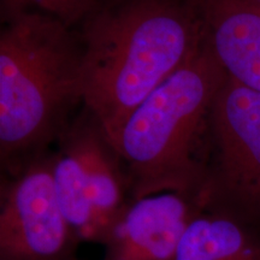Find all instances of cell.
Returning a JSON list of instances; mask_svg holds the SVG:
<instances>
[{"label": "cell", "instance_id": "3", "mask_svg": "<svg viewBox=\"0 0 260 260\" xmlns=\"http://www.w3.org/2000/svg\"><path fill=\"white\" fill-rule=\"evenodd\" d=\"M81 57L69 28L41 12L6 21L0 37L2 159L34 147L81 98Z\"/></svg>", "mask_w": 260, "mask_h": 260}, {"label": "cell", "instance_id": "11", "mask_svg": "<svg viewBox=\"0 0 260 260\" xmlns=\"http://www.w3.org/2000/svg\"><path fill=\"white\" fill-rule=\"evenodd\" d=\"M104 0H0L5 21L24 14L41 12L58 19L68 28L102 10Z\"/></svg>", "mask_w": 260, "mask_h": 260}, {"label": "cell", "instance_id": "2", "mask_svg": "<svg viewBox=\"0 0 260 260\" xmlns=\"http://www.w3.org/2000/svg\"><path fill=\"white\" fill-rule=\"evenodd\" d=\"M226 77L204 38L193 56L132 113L112 149L128 164L135 199L177 193L201 206L209 167L198 148Z\"/></svg>", "mask_w": 260, "mask_h": 260}, {"label": "cell", "instance_id": "12", "mask_svg": "<svg viewBox=\"0 0 260 260\" xmlns=\"http://www.w3.org/2000/svg\"><path fill=\"white\" fill-rule=\"evenodd\" d=\"M253 2H255L256 4H259V5H260V0H253Z\"/></svg>", "mask_w": 260, "mask_h": 260}, {"label": "cell", "instance_id": "1", "mask_svg": "<svg viewBox=\"0 0 260 260\" xmlns=\"http://www.w3.org/2000/svg\"><path fill=\"white\" fill-rule=\"evenodd\" d=\"M81 98L111 147L125 122L181 68L205 34L193 2L126 0L88 18Z\"/></svg>", "mask_w": 260, "mask_h": 260}, {"label": "cell", "instance_id": "8", "mask_svg": "<svg viewBox=\"0 0 260 260\" xmlns=\"http://www.w3.org/2000/svg\"><path fill=\"white\" fill-rule=\"evenodd\" d=\"M176 260H260V228L200 209L183 234Z\"/></svg>", "mask_w": 260, "mask_h": 260}, {"label": "cell", "instance_id": "5", "mask_svg": "<svg viewBox=\"0 0 260 260\" xmlns=\"http://www.w3.org/2000/svg\"><path fill=\"white\" fill-rule=\"evenodd\" d=\"M77 240L58 204L50 165L31 167L8 188L0 260H73Z\"/></svg>", "mask_w": 260, "mask_h": 260}, {"label": "cell", "instance_id": "4", "mask_svg": "<svg viewBox=\"0 0 260 260\" xmlns=\"http://www.w3.org/2000/svg\"><path fill=\"white\" fill-rule=\"evenodd\" d=\"M210 122L214 160L201 206L260 228V92L228 76Z\"/></svg>", "mask_w": 260, "mask_h": 260}, {"label": "cell", "instance_id": "7", "mask_svg": "<svg viewBox=\"0 0 260 260\" xmlns=\"http://www.w3.org/2000/svg\"><path fill=\"white\" fill-rule=\"evenodd\" d=\"M204 34L230 79L260 92V5L253 0H191Z\"/></svg>", "mask_w": 260, "mask_h": 260}, {"label": "cell", "instance_id": "10", "mask_svg": "<svg viewBox=\"0 0 260 260\" xmlns=\"http://www.w3.org/2000/svg\"><path fill=\"white\" fill-rule=\"evenodd\" d=\"M82 161L99 225L103 242L113 222L122 212L123 190L119 175L95 140L84 139L73 146Z\"/></svg>", "mask_w": 260, "mask_h": 260}, {"label": "cell", "instance_id": "6", "mask_svg": "<svg viewBox=\"0 0 260 260\" xmlns=\"http://www.w3.org/2000/svg\"><path fill=\"white\" fill-rule=\"evenodd\" d=\"M200 209L177 193L135 199L107 232L104 260H176L183 234Z\"/></svg>", "mask_w": 260, "mask_h": 260}, {"label": "cell", "instance_id": "9", "mask_svg": "<svg viewBox=\"0 0 260 260\" xmlns=\"http://www.w3.org/2000/svg\"><path fill=\"white\" fill-rule=\"evenodd\" d=\"M52 174L58 204L77 239L103 242L86 171L73 148L52 165Z\"/></svg>", "mask_w": 260, "mask_h": 260}]
</instances>
